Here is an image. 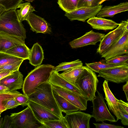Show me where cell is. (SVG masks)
Listing matches in <instances>:
<instances>
[{
  "label": "cell",
  "mask_w": 128,
  "mask_h": 128,
  "mask_svg": "<svg viewBox=\"0 0 128 128\" xmlns=\"http://www.w3.org/2000/svg\"><path fill=\"white\" fill-rule=\"evenodd\" d=\"M52 85L48 81L37 87L28 97L29 100L48 109L60 118H64L53 93Z\"/></svg>",
  "instance_id": "6da1fadb"
},
{
  "label": "cell",
  "mask_w": 128,
  "mask_h": 128,
  "mask_svg": "<svg viewBox=\"0 0 128 128\" xmlns=\"http://www.w3.org/2000/svg\"><path fill=\"white\" fill-rule=\"evenodd\" d=\"M54 67L49 64L41 65L29 73L24 81L22 87L23 94L29 97L37 87L48 81Z\"/></svg>",
  "instance_id": "7a4b0ae2"
},
{
  "label": "cell",
  "mask_w": 128,
  "mask_h": 128,
  "mask_svg": "<svg viewBox=\"0 0 128 128\" xmlns=\"http://www.w3.org/2000/svg\"><path fill=\"white\" fill-rule=\"evenodd\" d=\"M0 32L26 38V31L19 20L16 9L6 10L0 16Z\"/></svg>",
  "instance_id": "3957f363"
},
{
  "label": "cell",
  "mask_w": 128,
  "mask_h": 128,
  "mask_svg": "<svg viewBox=\"0 0 128 128\" xmlns=\"http://www.w3.org/2000/svg\"><path fill=\"white\" fill-rule=\"evenodd\" d=\"M74 84L88 100L92 101L96 96L98 80L95 72L86 66Z\"/></svg>",
  "instance_id": "277c9868"
},
{
  "label": "cell",
  "mask_w": 128,
  "mask_h": 128,
  "mask_svg": "<svg viewBox=\"0 0 128 128\" xmlns=\"http://www.w3.org/2000/svg\"><path fill=\"white\" fill-rule=\"evenodd\" d=\"M10 116L15 128H45L36 118L28 106L19 112L11 113Z\"/></svg>",
  "instance_id": "5b68a950"
},
{
  "label": "cell",
  "mask_w": 128,
  "mask_h": 128,
  "mask_svg": "<svg viewBox=\"0 0 128 128\" xmlns=\"http://www.w3.org/2000/svg\"><path fill=\"white\" fill-rule=\"evenodd\" d=\"M97 91V96L92 101V117L96 122L108 121L110 122H116L115 117L111 114L107 107L102 94Z\"/></svg>",
  "instance_id": "8992f818"
},
{
  "label": "cell",
  "mask_w": 128,
  "mask_h": 128,
  "mask_svg": "<svg viewBox=\"0 0 128 128\" xmlns=\"http://www.w3.org/2000/svg\"><path fill=\"white\" fill-rule=\"evenodd\" d=\"M126 30L122 22L117 28L105 35L100 41L96 52L101 55L105 53L121 37Z\"/></svg>",
  "instance_id": "52a82bcc"
},
{
  "label": "cell",
  "mask_w": 128,
  "mask_h": 128,
  "mask_svg": "<svg viewBox=\"0 0 128 128\" xmlns=\"http://www.w3.org/2000/svg\"><path fill=\"white\" fill-rule=\"evenodd\" d=\"M92 115L81 111L66 113L64 118L68 128H90Z\"/></svg>",
  "instance_id": "ba28073f"
},
{
  "label": "cell",
  "mask_w": 128,
  "mask_h": 128,
  "mask_svg": "<svg viewBox=\"0 0 128 128\" xmlns=\"http://www.w3.org/2000/svg\"><path fill=\"white\" fill-rule=\"evenodd\" d=\"M52 86L53 90L76 107L79 110H86L88 100L85 97L62 87Z\"/></svg>",
  "instance_id": "9c48e42d"
},
{
  "label": "cell",
  "mask_w": 128,
  "mask_h": 128,
  "mask_svg": "<svg viewBox=\"0 0 128 128\" xmlns=\"http://www.w3.org/2000/svg\"><path fill=\"white\" fill-rule=\"evenodd\" d=\"M98 77L104 78L107 82L119 84L128 81V68H115L100 71Z\"/></svg>",
  "instance_id": "30bf717a"
},
{
  "label": "cell",
  "mask_w": 128,
  "mask_h": 128,
  "mask_svg": "<svg viewBox=\"0 0 128 128\" xmlns=\"http://www.w3.org/2000/svg\"><path fill=\"white\" fill-rule=\"evenodd\" d=\"M128 54V32L121 37L107 51L101 56L106 61L116 56Z\"/></svg>",
  "instance_id": "8fae6325"
},
{
  "label": "cell",
  "mask_w": 128,
  "mask_h": 128,
  "mask_svg": "<svg viewBox=\"0 0 128 128\" xmlns=\"http://www.w3.org/2000/svg\"><path fill=\"white\" fill-rule=\"evenodd\" d=\"M102 6L100 5L94 7L80 8L66 12L64 15L70 20H77L84 22L87 19L96 16Z\"/></svg>",
  "instance_id": "7c38bea8"
},
{
  "label": "cell",
  "mask_w": 128,
  "mask_h": 128,
  "mask_svg": "<svg viewBox=\"0 0 128 128\" xmlns=\"http://www.w3.org/2000/svg\"><path fill=\"white\" fill-rule=\"evenodd\" d=\"M105 35L104 34L96 32L92 30L86 33L82 36L71 41L69 44L72 48L89 45H95L101 40Z\"/></svg>",
  "instance_id": "4fadbf2b"
},
{
  "label": "cell",
  "mask_w": 128,
  "mask_h": 128,
  "mask_svg": "<svg viewBox=\"0 0 128 128\" xmlns=\"http://www.w3.org/2000/svg\"><path fill=\"white\" fill-rule=\"evenodd\" d=\"M30 27V30L36 33H49L51 31L50 25L44 18L32 12H30L26 19Z\"/></svg>",
  "instance_id": "5bb4252c"
},
{
  "label": "cell",
  "mask_w": 128,
  "mask_h": 128,
  "mask_svg": "<svg viewBox=\"0 0 128 128\" xmlns=\"http://www.w3.org/2000/svg\"><path fill=\"white\" fill-rule=\"evenodd\" d=\"M28 106L30 108L37 120L42 123L44 121L61 118L48 109L31 101L29 100Z\"/></svg>",
  "instance_id": "9a60e30c"
},
{
  "label": "cell",
  "mask_w": 128,
  "mask_h": 128,
  "mask_svg": "<svg viewBox=\"0 0 128 128\" xmlns=\"http://www.w3.org/2000/svg\"><path fill=\"white\" fill-rule=\"evenodd\" d=\"M24 81L23 76L18 70L0 80V84L7 87L9 92H12L22 88Z\"/></svg>",
  "instance_id": "2e32d148"
},
{
  "label": "cell",
  "mask_w": 128,
  "mask_h": 128,
  "mask_svg": "<svg viewBox=\"0 0 128 128\" xmlns=\"http://www.w3.org/2000/svg\"><path fill=\"white\" fill-rule=\"evenodd\" d=\"M24 40L20 37L0 32V52L5 53L14 47L25 44Z\"/></svg>",
  "instance_id": "e0dca14e"
},
{
  "label": "cell",
  "mask_w": 128,
  "mask_h": 128,
  "mask_svg": "<svg viewBox=\"0 0 128 128\" xmlns=\"http://www.w3.org/2000/svg\"><path fill=\"white\" fill-rule=\"evenodd\" d=\"M48 81L52 85L62 87L84 96L80 90L75 84L68 81L58 72L54 70Z\"/></svg>",
  "instance_id": "ac0fdd59"
},
{
  "label": "cell",
  "mask_w": 128,
  "mask_h": 128,
  "mask_svg": "<svg viewBox=\"0 0 128 128\" xmlns=\"http://www.w3.org/2000/svg\"><path fill=\"white\" fill-rule=\"evenodd\" d=\"M87 22L94 29L105 30H113L117 28L120 24L112 20L95 16L89 18Z\"/></svg>",
  "instance_id": "d6986e66"
},
{
  "label": "cell",
  "mask_w": 128,
  "mask_h": 128,
  "mask_svg": "<svg viewBox=\"0 0 128 128\" xmlns=\"http://www.w3.org/2000/svg\"><path fill=\"white\" fill-rule=\"evenodd\" d=\"M108 82L105 80L102 85L105 94L104 98L106 101L109 110L116 117L117 122L121 119L120 115L118 110V100L115 97L110 89Z\"/></svg>",
  "instance_id": "ffe728a7"
},
{
  "label": "cell",
  "mask_w": 128,
  "mask_h": 128,
  "mask_svg": "<svg viewBox=\"0 0 128 128\" xmlns=\"http://www.w3.org/2000/svg\"><path fill=\"white\" fill-rule=\"evenodd\" d=\"M128 10V2L121 3L115 6H106L102 8L96 16L98 17H112L118 13Z\"/></svg>",
  "instance_id": "44dd1931"
},
{
  "label": "cell",
  "mask_w": 128,
  "mask_h": 128,
  "mask_svg": "<svg viewBox=\"0 0 128 128\" xmlns=\"http://www.w3.org/2000/svg\"><path fill=\"white\" fill-rule=\"evenodd\" d=\"M44 59V53L41 46L36 43L30 49L29 56V63L32 65L38 66L41 65Z\"/></svg>",
  "instance_id": "7402d4cb"
},
{
  "label": "cell",
  "mask_w": 128,
  "mask_h": 128,
  "mask_svg": "<svg viewBox=\"0 0 128 128\" xmlns=\"http://www.w3.org/2000/svg\"><path fill=\"white\" fill-rule=\"evenodd\" d=\"M86 66L94 72L98 73L103 70L115 68H128V62L118 64H111L106 62L105 60H102L98 62L86 63Z\"/></svg>",
  "instance_id": "603a6c76"
},
{
  "label": "cell",
  "mask_w": 128,
  "mask_h": 128,
  "mask_svg": "<svg viewBox=\"0 0 128 128\" xmlns=\"http://www.w3.org/2000/svg\"><path fill=\"white\" fill-rule=\"evenodd\" d=\"M53 92L56 102L62 112L66 114L79 110L76 107L53 90Z\"/></svg>",
  "instance_id": "cb8c5ba5"
},
{
  "label": "cell",
  "mask_w": 128,
  "mask_h": 128,
  "mask_svg": "<svg viewBox=\"0 0 128 128\" xmlns=\"http://www.w3.org/2000/svg\"><path fill=\"white\" fill-rule=\"evenodd\" d=\"M30 49L24 44L15 46L6 51L5 53L13 56L23 59L29 58Z\"/></svg>",
  "instance_id": "d4e9b609"
},
{
  "label": "cell",
  "mask_w": 128,
  "mask_h": 128,
  "mask_svg": "<svg viewBox=\"0 0 128 128\" xmlns=\"http://www.w3.org/2000/svg\"><path fill=\"white\" fill-rule=\"evenodd\" d=\"M19 8L20 9L16 10V11L19 20L21 22L26 20L30 12L35 11L34 8L29 2L20 4L16 9Z\"/></svg>",
  "instance_id": "484cf974"
},
{
  "label": "cell",
  "mask_w": 128,
  "mask_h": 128,
  "mask_svg": "<svg viewBox=\"0 0 128 128\" xmlns=\"http://www.w3.org/2000/svg\"><path fill=\"white\" fill-rule=\"evenodd\" d=\"M82 66V61L78 59L71 62L60 63L57 66L54 67V71L57 72L60 71L65 72Z\"/></svg>",
  "instance_id": "4316f807"
},
{
  "label": "cell",
  "mask_w": 128,
  "mask_h": 128,
  "mask_svg": "<svg viewBox=\"0 0 128 128\" xmlns=\"http://www.w3.org/2000/svg\"><path fill=\"white\" fill-rule=\"evenodd\" d=\"M84 70L83 66L64 72L60 74L69 82L74 84L75 82Z\"/></svg>",
  "instance_id": "83f0119b"
},
{
  "label": "cell",
  "mask_w": 128,
  "mask_h": 128,
  "mask_svg": "<svg viewBox=\"0 0 128 128\" xmlns=\"http://www.w3.org/2000/svg\"><path fill=\"white\" fill-rule=\"evenodd\" d=\"M78 0H58L59 7L66 12L72 11L77 8Z\"/></svg>",
  "instance_id": "f1b7e54d"
},
{
  "label": "cell",
  "mask_w": 128,
  "mask_h": 128,
  "mask_svg": "<svg viewBox=\"0 0 128 128\" xmlns=\"http://www.w3.org/2000/svg\"><path fill=\"white\" fill-rule=\"evenodd\" d=\"M24 60L23 58L16 57L5 53L0 52V66L14 63Z\"/></svg>",
  "instance_id": "f546056e"
},
{
  "label": "cell",
  "mask_w": 128,
  "mask_h": 128,
  "mask_svg": "<svg viewBox=\"0 0 128 128\" xmlns=\"http://www.w3.org/2000/svg\"><path fill=\"white\" fill-rule=\"evenodd\" d=\"M21 94L16 90L12 92H9L0 93V115L6 110L3 105L4 101L15 98Z\"/></svg>",
  "instance_id": "4dcf8cb0"
},
{
  "label": "cell",
  "mask_w": 128,
  "mask_h": 128,
  "mask_svg": "<svg viewBox=\"0 0 128 128\" xmlns=\"http://www.w3.org/2000/svg\"><path fill=\"white\" fill-rule=\"evenodd\" d=\"M42 123L45 128H68L64 118L58 120L44 121Z\"/></svg>",
  "instance_id": "1f68e13d"
},
{
  "label": "cell",
  "mask_w": 128,
  "mask_h": 128,
  "mask_svg": "<svg viewBox=\"0 0 128 128\" xmlns=\"http://www.w3.org/2000/svg\"><path fill=\"white\" fill-rule=\"evenodd\" d=\"M23 2V0H0V5L7 10L12 9H16L17 6Z\"/></svg>",
  "instance_id": "d6a6232c"
},
{
  "label": "cell",
  "mask_w": 128,
  "mask_h": 128,
  "mask_svg": "<svg viewBox=\"0 0 128 128\" xmlns=\"http://www.w3.org/2000/svg\"><path fill=\"white\" fill-rule=\"evenodd\" d=\"M128 54H125L122 56H120L106 61V62L108 64L118 65L128 62Z\"/></svg>",
  "instance_id": "836d02e7"
},
{
  "label": "cell",
  "mask_w": 128,
  "mask_h": 128,
  "mask_svg": "<svg viewBox=\"0 0 128 128\" xmlns=\"http://www.w3.org/2000/svg\"><path fill=\"white\" fill-rule=\"evenodd\" d=\"M98 0H78L77 8L83 7H94L99 6Z\"/></svg>",
  "instance_id": "e575fe53"
},
{
  "label": "cell",
  "mask_w": 128,
  "mask_h": 128,
  "mask_svg": "<svg viewBox=\"0 0 128 128\" xmlns=\"http://www.w3.org/2000/svg\"><path fill=\"white\" fill-rule=\"evenodd\" d=\"M24 60L14 63L7 64L0 66V70H8L15 71L19 70L20 67Z\"/></svg>",
  "instance_id": "d590c367"
},
{
  "label": "cell",
  "mask_w": 128,
  "mask_h": 128,
  "mask_svg": "<svg viewBox=\"0 0 128 128\" xmlns=\"http://www.w3.org/2000/svg\"><path fill=\"white\" fill-rule=\"evenodd\" d=\"M3 104L6 110L15 108L20 105L16 100L15 98L4 101Z\"/></svg>",
  "instance_id": "8d00e7d4"
},
{
  "label": "cell",
  "mask_w": 128,
  "mask_h": 128,
  "mask_svg": "<svg viewBox=\"0 0 128 128\" xmlns=\"http://www.w3.org/2000/svg\"><path fill=\"white\" fill-rule=\"evenodd\" d=\"M4 118L1 128H15L14 124L10 116L6 115Z\"/></svg>",
  "instance_id": "74e56055"
},
{
  "label": "cell",
  "mask_w": 128,
  "mask_h": 128,
  "mask_svg": "<svg viewBox=\"0 0 128 128\" xmlns=\"http://www.w3.org/2000/svg\"><path fill=\"white\" fill-rule=\"evenodd\" d=\"M17 101L23 107L28 106V103L29 101L28 97L24 94H21L15 98Z\"/></svg>",
  "instance_id": "f35d334b"
},
{
  "label": "cell",
  "mask_w": 128,
  "mask_h": 128,
  "mask_svg": "<svg viewBox=\"0 0 128 128\" xmlns=\"http://www.w3.org/2000/svg\"><path fill=\"white\" fill-rule=\"evenodd\" d=\"M101 123H94L93 124L95 126L96 128H123L124 127L121 126H116L107 124L104 121L102 122Z\"/></svg>",
  "instance_id": "ab89813d"
},
{
  "label": "cell",
  "mask_w": 128,
  "mask_h": 128,
  "mask_svg": "<svg viewBox=\"0 0 128 128\" xmlns=\"http://www.w3.org/2000/svg\"><path fill=\"white\" fill-rule=\"evenodd\" d=\"M118 111L121 117L122 124L124 126H128V113L118 108Z\"/></svg>",
  "instance_id": "60d3db41"
},
{
  "label": "cell",
  "mask_w": 128,
  "mask_h": 128,
  "mask_svg": "<svg viewBox=\"0 0 128 128\" xmlns=\"http://www.w3.org/2000/svg\"><path fill=\"white\" fill-rule=\"evenodd\" d=\"M118 108L128 113V104L121 100L118 101Z\"/></svg>",
  "instance_id": "b9f144b4"
},
{
  "label": "cell",
  "mask_w": 128,
  "mask_h": 128,
  "mask_svg": "<svg viewBox=\"0 0 128 128\" xmlns=\"http://www.w3.org/2000/svg\"><path fill=\"white\" fill-rule=\"evenodd\" d=\"M14 71L4 70L0 72V80L5 76L12 74Z\"/></svg>",
  "instance_id": "7bdbcfd3"
},
{
  "label": "cell",
  "mask_w": 128,
  "mask_h": 128,
  "mask_svg": "<svg viewBox=\"0 0 128 128\" xmlns=\"http://www.w3.org/2000/svg\"><path fill=\"white\" fill-rule=\"evenodd\" d=\"M123 90L124 92L127 100L128 101V81L126 82V83L122 86Z\"/></svg>",
  "instance_id": "ee69618b"
},
{
  "label": "cell",
  "mask_w": 128,
  "mask_h": 128,
  "mask_svg": "<svg viewBox=\"0 0 128 128\" xmlns=\"http://www.w3.org/2000/svg\"><path fill=\"white\" fill-rule=\"evenodd\" d=\"M9 92V90L8 88L0 84V93Z\"/></svg>",
  "instance_id": "f6af8a7d"
},
{
  "label": "cell",
  "mask_w": 128,
  "mask_h": 128,
  "mask_svg": "<svg viewBox=\"0 0 128 128\" xmlns=\"http://www.w3.org/2000/svg\"><path fill=\"white\" fill-rule=\"evenodd\" d=\"M6 10L5 8L2 6L0 5V16Z\"/></svg>",
  "instance_id": "bcb514c9"
},
{
  "label": "cell",
  "mask_w": 128,
  "mask_h": 128,
  "mask_svg": "<svg viewBox=\"0 0 128 128\" xmlns=\"http://www.w3.org/2000/svg\"><path fill=\"white\" fill-rule=\"evenodd\" d=\"M4 121V118H3L0 117V128H1L2 124Z\"/></svg>",
  "instance_id": "7dc6e473"
},
{
  "label": "cell",
  "mask_w": 128,
  "mask_h": 128,
  "mask_svg": "<svg viewBox=\"0 0 128 128\" xmlns=\"http://www.w3.org/2000/svg\"><path fill=\"white\" fill-rule=\"evenodd\" d=\"M108 0H102L99 4V5H100V4L104 1Z\"/></svg>",
  "instance_id": "c3c4849f"
},
{
  "label": "cell",
  "mask_w": 128,
  "mask_h": 128,
  "mask_svg": "<svg viewBox=\"0 0 128 128\" xmlns=\"http://www.w3.org/2000/svg\"><path fill=\"white\" fill-rule=\"evenodd\" d=\"M26 1H27L28 2H32L34 0H25Z\"/></svg>",
  "instance_id": "681fc988"
},
{
  "label": "cell",
  "mask_w": 128,
  "mask_h": 128,
  "mask_svg": "<svg viewBox=\"0 0 128 128\" xmlns=\"http://www.w3.org/2000/svg\"><path fill=\"white\" fill-rule=\"evenodd\" d=\"M102 0H98V4Z\"/></svg>",
  "instance_id": "f907efd6"
},
{
  "label": "cell",
  "mask_w": 128,
  "mask_h": 128,
  "mask_svg": "<svg viewBox=\"0 0 128 128\" xmlns=\"http://www.w3.org/2000/svg\"><path fill=\"white\" fill-rule=\"evenodd\" d=\"M0 116H1L0 115Z\"/></svg>",
  "instance_id": "816d5d0a"
}]
</instances>
